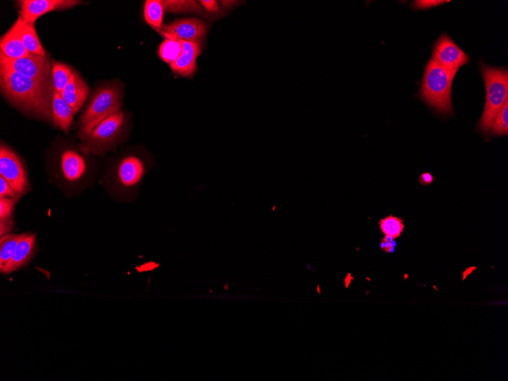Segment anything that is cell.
Returning <instances> with one entry per match:
<instances>
[{
    "mask_svg": "<svg viewBox=\"0 0 508 381\" xmlns=\"http://www.w3.org/2000/svg\"><path fill=\"white\" fill-rule=\"evenodd\" d=\"M73 69L67 65L53 62L52 64L51 77L56 92L61 93L70 81Z\"/></svg>",
    "mask_w": 508,
    "mask_h": 381,
    "instance_id": "7402d4cb",
    "label": "cell"
},
{
    "mask_svg": "<svg viewBox=\"0 0 508 381\" xmlns=\"http://www.w3.org/2000/svg\"><path fill=\"white\" fill-rule=\"evenodd\" d=\"M207 33L206 25L198 19H184L163 25L162 34L166 39L200 42Z\"/></svg>",
    "mask_w": 508,
    "mask_h": 381,
    "instance_id": "30bf717a",
    "label": "cell"
},
{
    "mask_svg": "<svg viewBox=\"0 0 508 381\" xmlns=\"http://www.w3.org/2000/svg\"><path fill=\"white\" fill-rule=\"evenodd\" d=\"M29 234H7L1 237L0 240V270L6 267L10 263L18 245L25 237Z\"/></svg>",
    "mask_w": 508,
    "mask_h": 381,
    "instance_id": "d6986e66",
    "label": "cell"
},
{
    "mask_svg": "<svg viewBox=\"0 0 508 381\" xmlns=\"http://www.w3.org/2000/svg\"><path fill=\"white\" fill-rule=\"evenodd\" d=\"M165 7L161 0H147L144 8L146 22L156 32L162 33Z\"/></svg>",
    "mask_w": 508,
    "mask_h": 381,
    "instance_id": "ffe728a7",
    "label": "cell"
},
{
    "mask_svg": "<svg viewBox=\"0 0 508 381\" xmlns=\"http://www.w3.org/2000/svg\"><path fill=\"white\" fill-rule=\"evenodd\" d=\"M0 84L8 99L25 111L50 119L55 94L53 82L36 81L0 67Z\"/></svg>",
    "mask_w": 508,
    "mask_h": 381,
    "instance_id": "6da1fadb",
    "label": "cell"
},
{
    "mask_svg": "<svg viewBox=\"0 0 508 381\" xmlns=\"http://www.w3.org/2000/svg\"><path fill=\"white\" fill-rule=\"evenodd\" d=\"M35 244H36V236L34 234L29 235L22 239L20 244L18 245L11 261L1 270V272L8 275L23 268L32 258Z\"/></svg>",
    "mask_w": 508,
    "mask_h": 381,
    "instance_id": "9a60e30c",
    "label": "cell"
},
{
    "mask_svg": "<svg viewBox=\"0 0 508 381\" xmlns=\"http://www.w3.org/2000/svg\"><path fill=\"white\" fill-rule=\"evenodd\" d=\"M486 85V104L482 118L478 127L479 130L488 134L490 127L508 101V71L507 68H497L487 65L484 62L479 64Z\"/></svg>",
    "mask_w": 508,
    "mask_h": 381,
    "instance_id": "7a4b0ae2",
    "label": "cell"
},
{
    "mask_svg": "<svg viewBox=\"0 0 508 381\" xmlns=\"http://www.w3.org/2000/svg\"><path fill=\"white\" fill-rule=\"evenodd\" d=\"M0 56L8 59H20L30 54L22 41L18 20L0 40Z\"/></svg>",
    "mask_w": 508,
    "mask_h": 381,
    "instance_id": "4fadbf2b",
    "label": "cell"
},
{
    "mask_svg": "<svg viewBox=\"0 0 508 381\" xmlns=\"http://www.w3.org/2000/svg\"><path fill=\"white\" fill-rule=\"evenodd\" d=\"M183 53L181 56L170 65L176 74L189 77L198 69L197 59L201 54L200 42L182 41Z\"/></svg>",
    "mask_w": 508,
    "mask_h": 381,
    "instance_id": "7c38bea8",
    "label": "cell"
},
{
    "mask_svg": "<svg viewBox=\"0 0 508 381\" xmlns=\"http://www.w3.org/2000/svg\"><path fill=\"white\" fill-rule=\"evenodd\" d=\"M0 67L36 81L51 82V64L47 56L29 54L20 59L0 56Z\"/></svg>",
    "mask_w": 508,
    "mask_h": 381,
    "instance_id": "5b68a950",
    "label": "cell"
},
{
    "mask_svg": "<svg viewBox=\"0 0 508 381\" xmlns=\"http://www.w3.org/2000/svg\"><path fill=\"white\" fill-rule=\"evenodd\" d=\"M200 5L209 13H215L219 10V4L216 0H200Z\"/></svg>",
    "mask_w": 508,
    "mask_h": 381,
    "instance_id": "f546056e",
    "label": "cell"
},
{
    "mask_svg": "<svg viewBox=\"0 0 508 381\" xmlns=\"http://www.w3.org/2000/svg\"><path fill=\"white\" fill-rule=\"evenodd\" d=\"M18 198H0V234L1 237L10 233L12 216Z\"/></svg>",
    "mask_w": 508,
    "mask_h": 381,
    "instance_id": "603a6c76",
    "label": "cell"
},
{
    "mask_svg": "<svg viewBox=\"0 0 508 381\" xmlns=\"http://www.w3.org/2000/svg\"><path fill=\"white\" fill-rule=\"evenodd\" d=\"M62 170L66 179L70 181L81 179L85 172L83 158L74 151H66L62 156Z\"/></svg>",
    "mask_w": 508,
    "mask_h": 381,
    "instance_id": "e0dca14e",
    "label": "cell"
},
{
    "mask_svg": "<svg viewBox=\"0 0 508 381\" xmlns=\"http://www.w3.org/2000/svg\"><path fill=\"white\" fill-rule=\"evenodd\" d=\"M146 173L144 162L136 155L124 158L118 168V180L125 190H132L140 183Z\"/></svg>",
    "mask_w": 508,
    "mask_h": 381,
    "instance_id": "8fae6325",
    "label": "cell"
},
{
    "mask_svg": "<svg viewBox=\"0 0 508 381\" xmlns=\"http://www.w3.org/2000/svg\"><path fill=\"white\" fill-rule=\"evenodd\" d=\"M17 20L20 24V36L27 50L30 54L46 56V50L39 40L34 24L25 22L20 16Z\"/></svg>",
    "mask_w": 508,
    "mask_h": 381,
    "instance_id": "ac0fdd59",
    "label": "cell"
},
{
    "mask_svg": "<svg viewBox=\"0 0 508 381\" xmlns=\"http://www.w3.org/2000/svg\"><path fill=\"white\" fill-rule=\"evenodd\" d=\"M20 195L11 188V186L4 179V177L0 176V198H20Z\"/></svg>",
    "mask_w": 508,
    "mask_h": 381,
    "instance_id": "4316f807",
    "label": "cell"
},
{
    "mask_svg": "<svg viewBox=\"0 0 508 381\" xmlns=\"http://www.w3.org/2000/svg\"><path fill=\"white\" fill-rule=\"evenodd\" d=\"M121 90L118 86L105 87L97 90L83 115L79 136L85 140L102 121L121 111Z\"/></svg>",
    "mask_w": 508,
    "mask_h": 381,
    "instance_id": "277c9868",
    "label": "cell"
},
{
    "mask_svg": "<svg viewBox=\"0 0 508 381\" xmlns=\"http://www.w3.org/2000/svg\"><path fill=\"white\" fill-rule=\"evenodd\" d=\"M379 227L385 236L397 239L402 235L405 225L402 219L391 215L380 219Z\"/></svg>",
    "mask_w": 508,
    "mask_h": 381,
    "instance_id": "d4e9b609",
    "label": "cell"
},
{
    "mask_svg": "<svg viewBox=\"0 0 508 381\" xmlns=\"http://www.w3.org/2000/svg\"><path fill=\"white\" fill-rule=\"evenodd\" d=\"M434 177L432 174L430 172H425L420 175V179H418V181L423 185V186H427L430 185L433 183Z\"/></svg>",
    "mask_w": 508,
    "mask_h": 381,
    "instance_id": "4dcf8cb0",
    "label": "cell"
},
{
    "mask_svg": "<svg viewBox=\"0 0 508 381\" xmlns=\"http://www.w3.org/2000/svg\"><path fill=\"white\" fill-rule=\"evenodd\" d=\"M182 53V41L173 39H166L158 50L160 57L169 65L174 64L181 56Z\"/></svg>",
    "mask_w": 508,
    "mask_h": 381,
    "instance_id": "44dd1931",
    "label": "cell"
},
{
    "mask_svg": "<svg viewBox=\"0 0 508 381\" xmlns=\"http://www.w3.org/2000/svg\"><path fill=\"white\" fill-rule=\"evenodd\" d=\"M125 121V115L123 111H119L109 118L102 121L88 135L87 139L86 148H99L109 146L113 144L121 134Z\"/></svg>",
    "mask_w": 508,
    "mask_h": 381,
    "instance_id": "ba28073f",
    "label": "cell"
},
{
    "mask_svg": "<svg viewBox=\"0 0 508 381\" xmlns=\"http://www.w3.org/2000/svg\"><path fill=\"white\" fill-rule=\"evenodd\" d=\"M165 10L171 13H202L203 8L195 0H164Z\"/></svg>",
    "mask_w": 508,
    "mask_h": 381,
    "instance_id": "cb8c5ba5",
    "label": "cell"
},
{
    "mask_svg": "<svg viewBox=\"0 0 508 381\" xmlns=\"http://www.w3.org/2000/svg\"><path fill=\"white\" fill-rule=\"evenodd\" d=\"M448 1H437V0H431V1H414L412 4L414 10H429L432 7L441 5Z\"/></svg>",
    "mask_w": 508,
    "mask_h": 381,
    "instance_id": "f1b7e54d",
    "label": "cell"
},
{
    "mask_svg": "<svg viewBox=\"0 0 508 381\" xmlns=\"http://www.w3.org/2000/svg\"><path fill=\"white\" fill-rule=\"evenodd\" d=\"M432 60L455 76L460 67L469 63L470 57L447 34H443L434 44Z\"/></svg>",
    "mask_w": 508,
    "mask_h": 381,
    "instance_id": "8992f818",
    "label": "cell"
},
{
    "mask_svg": "<svg viewBox=\"0 0 508 381\" xmlns=\"http://www.w3.org/2000/svg\"><path fill=\"white\" fill-rule=\"evenodd\" d=\"M0 176L20 197L29 191L28 177L20 158L3 144L0 148Z\"/></svg>",
    "mask_w": 508,
    "mask_h": 381,
    "instance_id": "52a82bcc",
    "label": "cell"
},
{
    "mask_svg": "<svg viewBox=\"0 0 508 381\" xmlns=\"http://www.w3.org/2000/svg\"><path fill=\"white\" fill-rule=\"evenodd\" d=\"M396 246L397 242L395 239L388 236H385L380 242V249L387 254L394 253Z\"/></svg>",
    "mask_w": 508,
    "mask_h": 381,
    "instance_id": "83f0119b",
    "label": "cell"
},
{
    "mask_svg": "<svg viewBox=\"0 0 508 381\" xmlns=\"http://www.w3.org/2000/svg\"><path fill=\"white\" fill-rule=\"evenodd\" d=\"M53 118L55 125L67 132L74 120L75 111L64 99L61 94L55 91L52 101Z\"/></svg>",
    "mask_w": 508,
    "mask_h": 381,
    "instance_id": "2e32d148",
    "label": "cell"
},
{
    "mask_svg": "<svg viewBox=\"0 0 508 381\" xmlns=\"http://www.w3.org/2000/svg\"><path fill=\"white\" fill-rule=\"evenodd\" d=\"M454 76L432 59L425 66L420 97L437 112L442 114L453 112L451 90Z\"/></svg>",
    "mask_w": 508,
    "mask_h": 381,
    "instance_id": "3957f363",
    "label": "cell"
},
{
    "mask_svg": "<svg viewBox=\"0 0 508 381\" xmlns=\"http://www.w3.org/2000/svg\"><path fill=\"white\" fill-rule=\"evenodd\" d=\"M492 137H502L508 134V101L497 113L488 132Z\"/></svg>",
    "mask_w": 508,
    "mask_h": 381,
    "instance_id": "484cf974",
    "label": "cell"
},
{
    "mask_svg": "<svg viewBox=\"0 0 508 381\" xmlns=\"http://www.w3.org/2000/svg\"><path fill=\"white\" fill-rule=\"evenodd\" d=\"M60 94L75 112H77L86 101L89 90L83 79L73 70L69 83Z\"/></svg>",
    "mask_w": 508,
    "mask_h": 381,
    "instance_id": "5bb4252c",
    "label": "cell"
},
{
    "mask_svg": "<svg viewBox=\"0 0 508 381\" xmlns=\"http://www.w3.org/2000/svg\"><path fill=\"white\" fill-rule=\"evenodd\" d=\"M19 3L20 16L22 20L35 24L39 18L48 13L69 10L82 2L77 0H23Z\"/></svg>",
    "mask_w": 508,
    "mask_h": 381,
    "instance_id": "9c48e42d",
    "label": "cell"
}]
</instances>
